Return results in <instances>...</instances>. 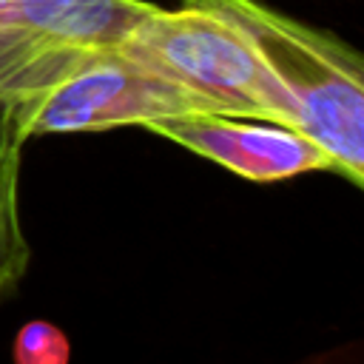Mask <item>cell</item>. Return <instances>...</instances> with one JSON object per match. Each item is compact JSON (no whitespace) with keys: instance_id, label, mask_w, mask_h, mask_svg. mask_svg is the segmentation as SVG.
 <instances>
[{"instance_id":"obj_8","label":"cell","mask_w":364,"mask_h":364,"mask_svg":"<svg viewBox=\"0 0 364 364\" xmlns=\"http://www.w3.org/2000/svg\"><path fill=\"white\" fill-rule=\"evenodd\" d=\"M6 111H9V108H6V105H3V102H0V114H6Z\"/></svg>"},{"instance_id":"obj_3","label":"cell","mask_w":364,"mask_h":364,"mask_svg":"<svg viewBox=\"0 0 364 364\" xmlns=\"http://www.w3.org/2000/svg\"><path fill=\"white\" fill-rule=\"evenodd\" d=\"M145 0H0V102L20 114L91 57L117 48Z\"/></svg>"},{"instance_id":"obj_6","label":"cell","mask_w":364,"mask_h":364,"mask_svg":"<svg viewBox=\"0 0 364 364\" xmlns=\"http://www.w3.org/2000/svg\"><path fill=\"white\" fill-rule=\"evenodd\" d=\"M23 134L11 114H0V301L9 299L23 282L31 247L20 222V151Z\"/></svg>"},{"instance_id":"obj_1","label":"cell","mask_w":364,"mask_h":364,"mask_svg":"<svg viewBox=\"0 0 364 364\" xmlns=\"http://www.w3.org/2000/svg\"><path fill=\"white\" fill-rule=\"evenodd\" d=\"M239 28L284 88L296 131L327 151L333 173L364 185V63L344 40L310 28L259 0H185Z\"/></svg>"},{"instance_id":"obj_5","label":"cell","mask_w":364,"mask_h":364,"mask_svg":"<svg viewBox=\"0 0 364 364\" xmlns=\"http://www.w3.org/2000/svg\"><path fill=\"white\" fill-rule=\"evenodd\" d=\"M145 128L259 185L284 182L310 171H333L327 151L310 136L267 119L196 111L154 119Z\"/></svg>"},{"instance_id":"obj_2","label":"cell","mask_w":364,"mask_h":364,"mask_svg":"<svg viewBox=\"0 0 364 364\" xmlns=\"http://www.w3.org/2000/svg\"><path fill=\"white\" fill-rule=\"evenodd\" d=\"M145 71L173 82L210 114L267 119L296 128L293 105L250 43L225 17L185 6H154L117 46Z\"/></svg>"},{"instance_id":"obj_4","label":"cell","mask_w":364,"mask_h":364,"mask_svg":"<svg viewBox=\"0 0 364 364\" xmlns=\"http://www.w3.org/2000/svg\"><path fill=\"white\" fill-rule=\"evenodd\" d=\"M196 111H205L196 97L145 71L119 48H108L11 119L23 139H31L46 134L108 131L119 125L145 128L154 119Z\"/></svg>"},{"instance_id":"obj_7","label":"cell","mask_w":364,"mask_h":364,"mask_svg":"<svg viewBox=\"0 0 364 364\" xmlns=\"http://www.w3.org/2000/svg\"><path fill=\"white\" fill-rule=\"evenodd\" d=\"M14 364H68L71 361V341L68 336L46 318L26 321L11 344Z\"/></svg>"}]
</instances>
